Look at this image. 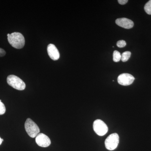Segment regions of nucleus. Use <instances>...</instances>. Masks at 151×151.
I'll list each match as a JSON object with an SVG mask.
<instances>
[{"instance_id":"nucleus-1","label":"nucleus","mask_w":151,"mask_h":151,"mask_svg":"<svg viewBox=\"0 0 151 151\" xmlns=\"http://www.w3.org/2000/svg\"><path fill=\"white\" fill-rule=\"evenodd\" d=\"M8 40L10 44L14 48L21 49L24 46V37L19 32H14L9 34H8Z\"/></svg>"},{"instance_id":"nucleus-2","label":"nucleus","mask_w":151,"mask_h":151,"mask_svg":"<svg viewBox=\"0 0 151 151\" xmlns=\"http://www.w3.org/2000/svg\"><path fill=\"white\" fill-rule=\"evenodd\" d=\"M24 126L26 131L31 137H36L40 134V129L39 128L32 119H27L25 123Z\"/></svg>"},{"instance_id":"nucleus-3","label":"nucleus","mask_w":151,"mask_h":151,"mask_svg":"<svg viewBox=\"0 0 151 151\" xmlns=\"http://www.w3.org/2000/svg\"><path fill=\"white\" fill-rule=\"evenodd\" d=\"M7 81L9 85L17 90H24L25 88L26 84L24 82L16 76H9L7 78Z\"/></svg>"},{"instance_id":"nucleus-4","label":"nucleus","mask_w":151,"mask_h":151,"mask_svg":"<svg viewBox=\"0 0 151 151\" xmlns=\"http://www.w3.org/2000/svg\"><path fill=\"white\" fill-rule=\"evenodd\" d=\"M119 142V135L116 133H113L109 135L105 140V147L109 150H113L118 147Z\"/></svg>"},{"instance_id":"nucleus-5","label":"nucleus","mask_w":151,"mask_h":151,"mask_svg":"<svg viewBox=\"0 0 151 151\" xmlns=\"http://www.w3.org/2000/svg\"><path fill=\"white\" fill-rule=\"evenodd\" d=\"M93 129L94 132L100 136H104L108 132L107 125L100 119L94 121L93 123Z\"/></svg>"},{"instance_id":"nucleus-6","label":"nucleus","mask_w":151,"mask_h":151,"mask_svg":"<svg viewBox=\"0 0 151 151\" xmlns=\"http://www.w3.org/2000/svg\"><path fill=\"white\" fill-rule=\"evenodd\" d=\"M135 78L134 76L129 73H122L119 76L118 78V83L123 86L131 85L134 82Z\"/></svg>"},{"instance_id":"nucleus-7","label":"nucleus","mask_w":151,"mask_h":151,"mask_svg":"<svg viewBox=\"0 0 151 151\" xmlns=\"http://www.w3.org/2000/svg\"><path fill=\"white\" fill-rule=\"evenodd\" d=\"M35 141L38 145L42 147H48L51 144L50 138L42 133H40L37 135L36 137Z\"/></svg>"},{"instance_id":"nucleus-8","label":"nucleus","mask_w":151,"mask_h":151,"mask_svg":"<svg viewBox=\"0 0 151 151\" xmlns=\"http://www.w3.org/2000/svg\"><path fill=\"white\" fill-rule=\"evenodd\" d=\"M116 23L119 26L127 29L132 28L134 25V22L126 18L117 19Z\"/></svg>"},{"instance_id":"nucleus-9","label":"nucleus","mask_w":151,"mask_h":151,"mask_svg":"<svg viewBox=\"0 0 151 151\" xmlns=\"http://www.w3.org/2000/svg\"><path fill=\"white\" fill-rule=\"evenodd\" d=\"M47 53L51 59L54 60H58L60 58V53L58 50L53 44L49 45L47 47Z\"/></svg>"},{"instance_id":"nucleus-10","label":"nucleus","mask_w":151,"mask_h":151,"mask_svg":"<svg viewBox=\"0 0 151 151\" xmlns=\"http://www.w3.org/2000/svg\"><path fill=\"white\" fill-rule=\"evenodd\" d=\"M122 58V55L119 52L115 50L113 53V60L114 62H118L120 61Z\"/></svg>"},{"instance_id":"nucleus-11","label":"nucleus","mask_w":151,"mask_h":151,"mask_svg":"<svg viewBox=\"0 0 151 151\" xmlns=\"http://www.w3.org/2000/svg\"><path fill=\"white\" fill-rule=\"evenodd\" d=\"M131 55V52L130 51L125 52L122 53L121 60L123 62H126L129 59Z\"/></svg>"},{"instance_id":"nucleus-12","label":"nucleus","mask_w":151,"mask_h":151,"mask_svg":"<svg viewBox=\"0 0 151 151\" xmlns=\"http://www.w3.org/2000/svg\"><path fill=\"white\" fill-rule=\"evenodd\" d=\"M145 10L147 14L151 15V0L149 1L145 6Z\"/></svg>"},{"instance_id":"nucleus-13","label":"nucleus","mask_w":151,"mask_h":151,"mask_svg":"<svg viewBox=\"0 0 151 151\" xmlns=\"http://www.w3.org/2000/svg\"><path fill=\"white\" fill-rule=\"evenodd\" d=\"M6 109L4 103L0 101V115H3L5 113Z\"/></svg>"},{"instance_id":"nucleus-14","label":"nucleus","mask_w":151,"mask_h":151,"mask_svg":"<svg viewBox=\"0 0 151 151\" xmlns=\"http://www.w3.org/2000/svg\"><path fill=\"white\" fill-rule=\"evenodd\" d=\"M126 45H127V43H126V42L124 40H119L117 43V46L120 48L124 47L126 46Z\"/></svg>"},{"instance_id":"nucleus-15","label":"nucleus","mask_w":151,"mask_h":151,"mask_svg":"<svg viewBox=\"0 0 151 151\" xmlns=\"http://www.w3.org/2000/svg\"><path fill=\"white\" fill-rule=\"evenodd\" d=\"M6 54V51L3 49L0 48V57L4 56Z\"/></svg>"},{"instance_id":"nucleus-16","label":"nucleus","mask_w":151,"mask_h":151,"mask_svg":"<svg viewBox=\"0 0 151 151\" xmlns=\"http://www.w3.org/2000/svg\"><path fill=\"white\" fill-rule=\"evenodd\" d=\"M128 2V1H127V0H119V1H118V2L119 3V4L121 5L125 4H127Z\"/></svg>"},{"instance_id":"nucleus-17","label":"nucleus","mask_w":151,"mask_h":151,"mask_svg":"<svg viewBox=\"0 0 151 151\" xmlns=\"http://www.w3.org/2000/svg\"><path fill=\"white\" fill-rule=\"evenodd\" d=\"M2 143V139H1V138L0 137V145H1V144Z\"/></svg>"},{"instance_id":"nucleus-18","label":"nucleus","mask_w":151,"mask_h":151,"mask_svg":"<svg viewBox=\"0 0 151 151\" xmlns=\"http://www.w3.org/2000/svg\"><path fill=\"white\" fill-rule=\"evenodd\" d=\"M2 142L4 141V139H2Z\"/></svg>"}]
</instances>
